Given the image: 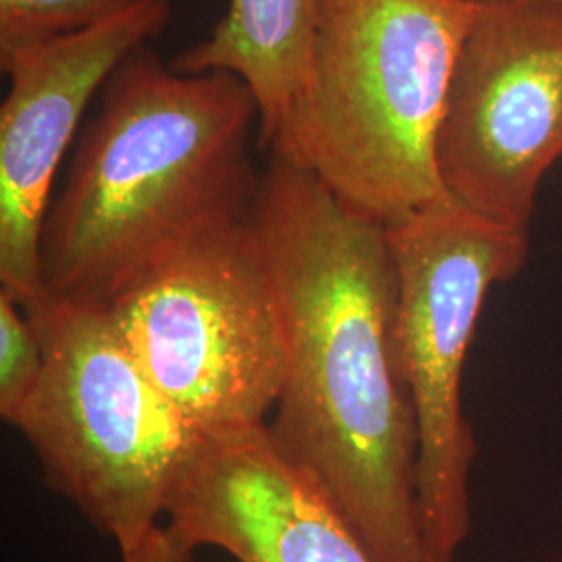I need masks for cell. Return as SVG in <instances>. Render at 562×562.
Wrapping results in <instances>:
<instances>
[{"mask_svg":"<svg viewBox=\"0 0 562 562\" xmlns=\"http://www.w3.org/2000/svg\"><path fill=\"white\" fill-rule=\"evenodd\" d=\"M250 222L285 317V378L267 423L271 438L329 492L375 562H431L385 225L278 157L261 173Z\"/></svg>","mask_w":562,"mask_h":562,"instance_id":"cell-1","label":"cell"},{"mask_svg":"<svg viewBox=\"0 0 562 562\" xmlns=\"http://www.w3.org/2000/svg\"><path fill=\"white\" fill-rule=\"evenodd\" d=\"M259 104L232 74H180L134 50L102 88L41 234L48 299L102 306L153 265L259 192L250 140Z\"/></svg>","mask_w":562,"mask_h":562,"instance_id":"cell-2","label":"cell"},{"mask_svg":"<svg viewBox=\"0 0 562 562\" xmlns=\"http://www.w3.org/2000/svg\"><path fill=\"white\" fill-rule=\"evenodd\" d=\"M475 0H322L301 99L265 146L371 222L448 199L438 136Z\"/></svg>","mask_w":562,"mask_h":562,"instance_id":"cell-3","label":"cell"},{"mask_svg":"<svg viewBox=\"0 0 562 562\" xmlns=\"http://www.w3.org/2000/svg\"><path fill=\"white\" fill-rule=\"evenodd\" d=\"M27 315L44 371L11 425L48 487L130 552L162 525L201 438L148 380L109 308L50 299Z\"/></svg>","mask_w":562,"mask_h":562,"instance_id":"cell-4","label":"cell"},{"mask_svg":"<svg viewBox=\"0 0 562 562\" xmlns=\"http://www.w3.org/2000/svg\"><path fill=\"white\" fill-rule=\"evenodd\" d=\"M109 311L148 380L201 440L267 425L288 341L278 280L250 217L183 244Z\"/></svg>","mask_w":562,"mask_h":562,"instance_id":"cell-5","label":"cell"},{"mask_svg":"<svg viewBox=\"0 0 562 562\" xmlns=\"http://www.w3.org/2000/svg\"><path fill=\"white\" fill-rule=\"evenodd\" d=\"M398 276L404 375L419 427V519L431 562H454L471 529L477 457L462 411L469 346L492 288L529 257V232L492 222L452 196L385 225Z\"/></svg>","mask_w":562,"mask_h":562,"instance_id":"cell-6","label":"cell"},{"mask_svg":"<svg viewBox=\"0 0 562 562\" xmlns=\"http://www.w3.org/2000/svg\"><path fill=\"white\" fill-rule=\"evenodd\" d=\"M562 159V2L482 0L450 81L438 136L446 192L529 232Z\"/></svg>","mask_w":562,"mask_h":562,"instance_id":"cell-7","label":"cell"},{"mask_svg":"<svg viewBox=\"0 0 562 562\" xmlns=\"http://www.w3.org/2000/svg\"><path fill=\"white\" fill-rule=\"evenodd\" d=\"M173 0H136L88 30L0 55V292L34 313L50 301L41 234L65 153L81 117L134 50L161 36Z\"/></svg>","mask_w":562,"mask_h":562,"instance_id":"cell-8","label":"cell"},{"mask_svg":"<svg viewBox=\"0 0 562 562\" xmlns=\"http://www.w3.org/2000/svg\"><path fill=\"white\" fill-rule=\"evenodd\" d=\"M165 525L192 550L236 562H375L329 492L267 425L201 440L183 464Z\"/></svg>","mask_w":562,"mask_h":562,"instance_id":"cell-9","label":"cell"},{"mask_svg":"<svg viewBox=\"0 0 562 562\" xmlns=\"http://www.w3.org/2000/svg\"><path fill=\"white\" fill-rule=\"evenodd\" d=\"M322 0H229L204 41L181 50L180 74H232L259 104L262 146L276 136L308 80Z\"/></svg>","mask_w":562,"mask_h":562,"instance_id":"cell-10","label":"cell"},{"mask_svg":"<svg viewBox=\"0 0 562 562\" xmlns=\"http://www.w3.org/2000/svg\"><path fill=\"white\" fill-rule=\"evenodd\" d=\"M136 0H0V55L99 25Z\"/></svg>","mask_w":562,"mask_h":562,"instance_id":"cell-11","label":"cell"},{"mask_svg":"<svg viewBox=\"0 0 562 562\" xmlns=\"http://www.w3.org/2000/svg\"><path fill=\"white\" fill-rule=\"evenodd\" d=\"M44 371V341L20 302L0 292V417L15 422Z\"/></svg>","mask_w":562,"mask_h":562,"instance_id":"cell-12","label":"cell"},{"mask_svg":"<svg viewBox=\"0 0 562 562\" xmlns=\"http://www.w3.org/2000/svg\"><path fill=\"white\" fill-rule=\"evenodd\" d=\"M196 550L173 533L165 522L148 533L136 548L123 552V562H194Z\"/></svg>","mask_w":562,"mask_h":562,"instance_id":"cell-13","label":"cell"},{"mask_svg":"<svg viewBox=\"0 0 562 562\" xmlns=\"http://www.w3.org/2000/svg\"><path fill=\"white\" fill-rule=\"evenodd\" d=\"M552 2H562V0H552Z\"/></svg>","mask_w":562,"mask_h":562,"instance_id":"cell-14","label":"cell"},{"mask_svg":"<svg viewBox=\"0 0 562 562\" xmlns=\"http://www.w3.org/2000/svg\"><path fill=\"white\" fill-rule=\"evenodd\" d=\"M475 2H482V0H475Z\"/></svg>","mask_w":562,"mask_h":562,"instance_id":"cell-15","label":"cell"}]
</instances>
